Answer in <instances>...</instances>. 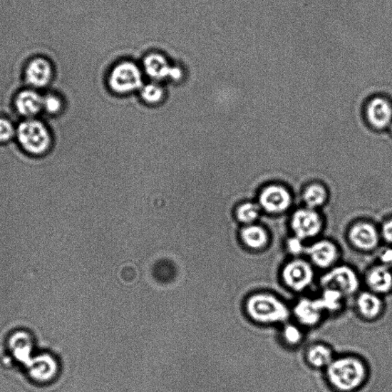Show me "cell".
I'll return each mask as SVG.
<instances>
[{"label":"cell","mask_w":392,"mask_h":392,"mask_svg":"<svg viewBox=\"0 0 392 392\" xmlns=\"http://www.w3.org/2000/svg\"><path fill=\"white\" fill-rule=\"evenodd\" d=\"M16 141L24 152L33 158L47 156L54 146L53 132L40 118L20 120L16 125Z\"/></svg>","instance_id":"1"},{"label":"cell","mask_w":392,"mask_h":392,"mask_svg":"<svg viewBox=\"0 0 392 392\" xmlns=\"http://www.w3.org/2000/svg\"><path fill=\"white\" fill-rule=\"evenodd\" d=\"M329 383L338 392H354L365 383L367 371L356 357L334 359L326 368Z\"/></svg>","instance_id":"2"},{"label":"cell","mask_w":392,"mask_h":392,"mask_svg":"<svg viewBox=\"0 0 392 392\" xmlns=\"http://www.w3.org/2000/svg\"><path fill=\"white\" fill-rule=\"evenodd\" d=\"M246 311L252 321L264 324H279L287 321L290 309L281 299L270 294H256L247 299Z\"/></svg>","instance_id":"3"},{"label":"cell","mask_w":392,"mask_h":392,"mask_svg":"<svg viewBox=\"0 0 392 392\" xmlns=\"http://www.w3.org/2000/svg\"><path fill=\"white\" fill-rule=\"evenodd\" d=\"M108 84L118 94H128L143 87L142 71L135 64L125 61L112 70Z\"/></svg>","instance_id":"4"},{"label":"cell","mask_w":392,"mask_h":392,"mask_svg":"<svg viewBox=\"0 0 392 392\" xmlns=\"http://www.w3.org/2000/svg\"><path fill=\"white\" fill-rule=\"evenodd\" d=\"M56 71L53 63L43 57H36L26 64L24 81L26 87L38 90H48L53 85Z\"/></svg>","instance_id":"5"},{"label":"cell","mask_w":392,"mask_h":392,"mask_svg":"<svg viewBox=\"0 0 392 392\" xmlns=\"http://www.w3.org/2000/svg\"><path fill=\"white\" fill-rule=\"evenodd\" d=\"M321 285L324 289H334L344 296H348L357 292L359 279L353 268L340 265L333 267L322 277Z\"/></svg>","instance_id":"6"},{"label":"cell","mask_w":392,"mask_h":392,"mask_svg":"<svg viewBox=\"0 0 392 392\" xmlns=\"http://www.w3.org/2000/svg\"><path fill=\"white\" fill-rule=\"evenodd\" d=\"M312 265L303 259L289 262L283 268L284 283L291 290L301 292L312 284L314 280Z\"/></svg>","instance_id":"7"},{"label":"cell","mask_w":392,"mask_h":392,"mask_svg":"<svg viewBox=\"0 0 392 392\" xmlns=\"http://www.w3.org/2000/svg\"><path fill=\"white\" fill-rule=\"evenodd\" d=\"M26 366L29 378L38 385L53 383L59 373L56 359L48 354L33 356Z\"/></svg>","instance_id":"8"},{"label":"cell","mask_w":392,"mask_h":392,"mask_svg":"<svg viewBox=\"0 0 392 392\" xmlns=\"http://www.w3.org/2000/svg\"><path fill=\"white\" fill-rule=\"evenodd\" d=\"M13 105L21 120L40 118L43 115V92L26 87L17 93Z\"/></svg>","instance_id":"9"},{"label":"cell","mask_w":392,"mask_h":392,"mask_svg":"<svg viewBox=\"0 0 392 392\" xmlns=\"http://www.w3.org/2000/svg\"><path fill=\"white\" fill-rule=\"evenodd\" d=\"M293 231L299 239L314 238L321 231L322 221L319 215L311 209L296 212L292 218Z\"/></svg>","instance_id":"10"},{"label":"cell","mask_w":392,"mask_h":392,"mask_svg":"<svg viewBox=\"0 0 392 392\" xmlns=\"http://www.w3.org/2000/svg\"><path fill=\"white\" fill-rule=\"evenodd\" d=\"M143 68L148 76L155 80L179 81L183 76L180 68L171 66L167 58L160 54H150L144 58Z\"/></svg>","instance_id":"11"},{"label":"cell","mask_w":392,"mask_h":392,"mask_svg":"<svg viewBox=\"0 0 392 392\" xmlns=\"http://www.w3.org/2000/svg\"><path fill=\"white\" fill-rule=\"evenodd\" d=\"M259 201L267 212L279 213L290 207L292 196L284 187L273 185L262 191Z\"/></svg>","instance_id":"12"},{"label":"cell","mask_w":392,"mask_h":392,"mask_svg":"<svg viewBox=\"0 0 392 392\" xmlns=\"http://www.w3.org/2000/svg\"><path fill=\"white\" fill-rule=\"evenodd\" d=\"M306 253L312 263L318 267L328 268L337 261V247L327 240L318 241L306 247Z\"/></svg>","instance_id":"13"},{"label":"cell","mask_w":392,"mask_h":392,"mask_svg":"<svg viewBox=\"0 0 392 392\" xmlns=\"http://www.w3.org/2000/svg\"><path fill=\"white\" fill-rule=\"evenodd\" d=\"M324 309L318 299L304 298L299 301L294 308L297 321L307 326L316 325L321 321Z\"/></svg>","instance_id":"14"},{"label":"cell","mask_w":392,"mask_h":392,"mask_svg":"<svg viewBox=\"0 0 392 392\" xmlns=\"http://www.w3.org/2000/svg\"><path fill=\"white\" fill-rule=\"evenodd\" d=\"M349 239L357 249L371 251L378 244V234L375 227L361 222L354 225L349 232Z\"/></svg>","instance_id":"15"},{"label":"cell","mask_w":392,"mask_h":392,"mask_svg":"<svg viewBox=\"0 0 392 392\" xmlns=\"http://www.w3.org/2000/svg\"><path fill=\"white\" fill-rule=\"evenodd\" d=\"M367 115L371 125L378 129H383L391 122L392 108L386 99L376 98L369 103Z\"/></svg>","instance_id":"16"},{"label":"cell","mask_w":392,"mask_h":392,"mask_svg":"<svg viewBox=\"0 0 392 392\" xmlns=\"http://www.w3.org/2000/svg\"><path fill=\"white\" fill-rule=\"evenodd\" d=\"M9 348L14 356L25 365L33 357V339L28 333L19 331L10 336Z\"/></svg>","instance_id":"17"},{"label":"cell","mask_w":392,"mask_h":392,"mask_svg":"<svg viewBox=\"0 0 392 392\" xmlns=\"http://www.w3.org/2000/svg\"><path fill=\"white\" fill-rule=\"evenodd\" d=\"M366 283L371 292L386 294L392 288V273L390 268L378 265L371 268L366 275Z\"/></svg>","instance_id":"18"},{"label":"cell","mask_w":392,"mask_h":392,"mask_svg":"<svg viewBox=\"0 0 392 392\" xmlns=\"http://www.w3.org/2000/svg\"><path fill=\"white\" fill-rule=\"evenodd\" d=\"M66 110V101L59 93L47 90L43 92V115L40 118L56 119Z\"/></svg>","instance_id":"19"},{"label":"cell","mask_w":392,"mask_h":392,"mask_svg":"<svg viewBox=\"0 0 392 392\" xmlns=\"http://www.w3.org/2000/svg\"><path fill=\"white\" fill-rule=\"evenodd\" d=\"M356 305L360 314L369 319L377 317L383 309L381 299L376 294L371 292L360 294Z\"/></svg>","instance_id":"20"},{"label":"cell","mask_w":392,"mask_h":392,"mask_svg":"<svg viewBox=\"0 0 392 392\" xmlns=\"http://www.w3.org/2000/svg\"><path fill=\"white\" fill-rule=\"evenodd\" d=\"M334 359L333 351L324 344L314 345L306 352L308 363L316 368H327Z\"/></svg>","instance_id":"21"},{"label":"cell","mask_w":392,"mask_h":392,"mask_svg":"<svg viewBox=\"0 0 392 392\" xmlns=\"http://www.w3.org/2000/svg\"><path fill=\"white\" fill-rule=\"evenodd\" d=\"M241 238L247 247L254 250L263 249L268 242L266 231L262 227L257 225L245 227L241 232Z\"/></svg>","instance_id":"22"},{"label":"cell","mask_w":392,"mask_h":392,"mask_svg":"<svg viewBox=\"0 0 392 392\" xmlns=\"http://www.w3.org/2000/svg\"><path fill=\"white\" fill-rule=\"evenodd\" d=\"M345 296L334 289H324L321 297L318 298L324 311L336 312L341 308L343 299Z\"/></svg>","instance_id":"23"},{"label":"cell","mask_w":392,"mask_h":392,"mask_svg":"<svg viewBox=\"0 0 392 392\" xmlns=\"http://www.w3.org/2000/svg\"><path fill=\"white\" fill-rule=\"evenodd\" d=\"M304 199L309 208H316L325 202L326 192L321 185H311L306 190Z\"/></svg>","instance_id":"24"},{"label":"cell","mask_w":392,"mask_h":392,"mask_svg":"<svg viewBox=\"0 0 392 392\" xmlns=\"http://www.w3.org/2000/svg\"><path fill=\"white\" fill-rule=\"evenodd\" d=\"M16 125L11 119L0 116V145L16 140Z\"/></svg>","instance_id":"25"},{"label":"cell","mask_w":392,"mask_h":392,"mask_svg":"<svg viewBox=\"0 0 392 392\" xmlns=\"http://www.w3.org/2000/svg\"><path fill=\"white\" fill-rule=\"evenodd\" d=\"M140 93L143 100L151 105L158 104L165 95L163 88L156 83L143 86Z\"/></svg>","instance_id":"26"},{"label":"cell","mask_w":392,"mask_h":392,"mask_svg":"<svg viewBox=\"0 0 392 392\" xmlns=\"http://www.w3.org/2000/svg\"><path fill=\"white\" fill-rule=\"evenodd\" d=\"M259 209L253 203L247 202L242 204L237 210L236 215L238 220L246 224L253 222L259 217Z\"/></svg>","instance_id":"27"},{"label":"cell","mask_w":392,"mask_h":392,"mask_svg":"<svg viewBox=\"0 0 392 392\" xmlns=\"http://www.w3.org/2000/svg\"><path fill=\"white\" fill-rule=\"evenodd\" d=\"M282 336L287 344L296 346L301 343L304 334L301 329L297 326L287 324L283 329Z\"/></svg>","instance_id":"28"},{"label":"cell","mask_w":392,"mask_h":392,"mask_svg":"<svg viewBox=\"0 0 392 392\" xmlns=\"http://www.w3.org/2000/svg\"><path fill=\"white\" fill-rule=\"evenodd\" d=\"M287 249L289 252L294 255H299L303 253L304 249V246L303 244V240L299 239L298 237H294L287 241Z\"/></svg>","instance_id":"29"},{"label":"cell","mask_w":392,"mask_h":392,"mask_svg":"<svg viewBox=\"0 0 392 392\" xmlns=\"http://www.w3.org/2000/svg\"><path fill=\"white\" fill-rule=\"evenodd\" d=\"M379 260L381 265L388 268L392 267V249H386L379 253Z\"/></svg>","instance_id":"30"},{"label":"cell","mask_w":392,"mask_h":392,"mask_svg":"<svg viewBox=\"0 0 392 392\" xmlns=\"http://www.w3.org/2000/svg\"><path fill=\"white\" fill-rule=\"evenodd\" d=\"M383 235L384 239L392 244V220L386 222L383 228Z\"/></svg>","instance_id":"31"},{"label":"cell","mask_w":392,"mask_h":392,"mask_svg":"<svg viewBox=\"0 0 392 392\" xmlns=\"http://www.w3.org/2000/svg\"><path fill=\"white\" fill-rule=\"evenodd\" d=\"M391 132H392V125H391Z\"/></svg>","instance_id":"32"}]
</instances>
